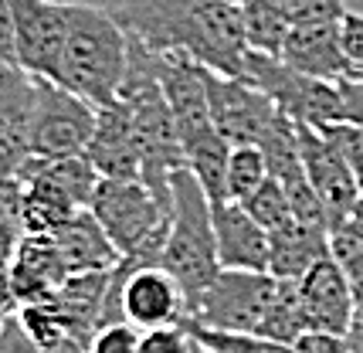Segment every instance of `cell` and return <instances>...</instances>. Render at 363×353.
<instances>
[{
  "mask_svg": "<svg viewBox=\"0 0 363 353\" xmlns=\"http://www.w3.org/2000/svg\"><path fill=\"white\" fill-rule=\"evenodd\" d=\"M17 65V38H14V17L7 0H0V68Z\"/></svg>",
  "mask_w": 363,
  "mask_h": 353,
  "instance_id": "836d02e7",
  "label": "cell"
},
{
  "mask_svg": "<svg viewBox=\"0 0 363 353\" xmlns=\"http://www.w3.org/2000/svg\"><path fill=\"white\" fill-rule=\"evenodd\" d=\"M112 272H79L68 275L62 282V289L51 299L62 309L65 323L72 340H79L89 347V340L95 337V330L106 326V306H109V289H112Z\"/></svg>",
  "mask_w": 363,
  "mask_h": 353,
  "instance_id": "ac0fdd59",
  "label": "cell"
},
{
  "mask_svg": "<svg viewBox=\"0 0 363 353\" xmlns=\"http://www.w3.org/2000/svg\"><path fill=\"white\" fill-rule=\"evenodd\" d=\"M65 279H68V272H65V262L51 235H28L21 241L14 262H11V282H14L21 306L51 299L62 289Z\"/></svg>",
  "mask_w": 363,
  "mask_h": 353,
  "instance_id": "d6986e66",
  "label": "cell"
},
{
  "mask_svg": "<svg viewBox=\"0 0 363 353\" xmlns=\"http://www.w3.org/2000/svg\"><path fill=\"white\" fill-rule=\"evenodd\" d=\"M112 14L150 51L187 55L214 75H245L248 34L235 0H126Z\"/></svg>",
  "mask_w": 363,
  "mask_h": 353,
  "instance_id": "6da1fadb",
  "label": "cell"
},
{
  "mask_svg": "<svg viewBox=\"0 0 363 353\" xmlns=\"http://www.w3.org/2000/svg\"><path fill=\"white\" fill-rule=\"evenodd\" d=\"M119 316L136 330L180 326L190 320L184 286L163 265L119 262Z\"/></svg>",
  "mask_w": 363,
  "mask_h": 353,
  "instance_id": "ba28073f",
  "label": "cell"
},
{
  "mask_svg": "<svg viewBox=\"0 0 363 353\" xmlns=\"http://www.w3.org/2000/svg\"><path fill=\"white\" fill-rule=\"evenodd\" d=\"M211 211H214V235H218L221 269L269 272L272 235L245 211V204L224 201V204H211Z\"/></svg>",
  "mask_w": 363,
  "mask_h": 353,
  "instance_id": "2e32d148",
  "label": "cell"
},
{
  "mask_svg": "<svg viewBox=\"0 0 363 353\" xmlns=\"http://www.w3.org/2000/svg\"><path fill=\"white\" fill-rule=\"evenodd\" d=\"M343 41H347L350 58L363 68V14L360 11H350L343 17Z\"/></svg>",
  "mask_w": 363,
  "mask_h": 353,
  "instance_id": "d590c367",
  "label": "cell"
},
{
  "mask_svg": "<svg viewBox=\"0 0 363 353\" xmlns=\"http://www.w3.org/2000/svg\"><path fill=\"white\" fill-rule=\"evenodd\" d=\"M245 211H248L269 235L296 221V218H292V204H289V194H285L282 180H275V176H269V180L245 201Z\"/></svg>",
  "mask_w": 363,
  "mask_h": 353,
  "instance_id": "d4e9b609",
  "label": "cell"
},
{
  "mask_svg": "<svg viewBox=\"0 0 363 353\" xmlns=\"http://www.w3.org/2000/svg\"><path fill=\"white\" fill-rule=\"evenodd\" d=\"M89 353H140V330L126 320H116L102 330H95L89 340Z\"/></svg>",
  "mask_w": 363,
  "mask_h": 353,
  "instance_id": "83f0119b",
  "label": "cell"
},
{
  "mask_svg": "<svg viewBox=\"0 0 363 353\" xmlns=\"http://www.w3.org/2000/svg\"><path fill=\"white\" fill-rule=\"evenodd\" d=\"M241 79H248L255 89H262L275 102V109L289 116L296 126L323 129L330 123H343V106H340L336 85L309 79V75H302L296 68H289L282 58H269V55L248 51Z\"/></svg>",
  "mask_w": 363,
  "mask_h": 353,
  "instance_id": "8992f818",
  "label": "cell"
},
{
  "mask_svg": "<svg viewBox=\"0 0 363 353\" xmlns=\"http://www.w3.org/2000/svg\"><path fill=\"white\" fill-rule=\"evenodd\" d=\"M353 218H357V221L363 225V194H360V204H357V211H353Z\"/></svg>",
  "mask_w": 363,
  "mask_h": 353,
  "instance_id": "f35d334b",
  "label": "cell"
},
{
  "mask_svg": "<svg viewBox=\"0 0 363 353\" xmlns=\"http://www.w3.org/2000/svg\"><path fill=\"white\" fill-rule=\"evenodd\" d=\"M347 343H350V353H363V323H360V320L350 326Z\"/></svg>",
  "mask_w": 363,
  "mask_h": 353,
  "instance_id": "8d00e7d4",
  "label": "cell"
},
{
  "mask_svg": "<svg viewBox=\"0 0 363 353\" xmlns=\"http://www.w3.org/2000/svg\"><path fill=\"white\" fill-rule=\"evenodd\" d=\"M95 119H99V106L38 75V106H34L31 133L34 160L85 157L95 133Z\"/></svg>",
  "mask_w": 363,
  "mask_h": 353,
  "instance_id": "52a82bcc",
  "label": "cell"
},
{
  "mask_svg": "<svg viewBox=\"0 0 363 353\" xmlns=\"http://www.w3.org/2000/svg\"><path fill=\"white\" fill-rule=\"evenodd\" d=\"M207 102L211 119L224 143L231 146H258L265 140L272 123L279 119V109L262 89H255L241 75H207Z\"/></svg>",
  "mask_w": 363,
  "mask_h": 353,
  "instance_id": "9c48e42d",
  "label": "cell"
},
{
  "mask_svg": "<svg viewBox=\"0 0 363 353\" xmlns=\"http://www.w3.org/2000/svg\"><path fill=\"white\" fill-rule=\"evenodd\" d=\"M17 323H21V330H24V333H28L38 347H58V343H65V340H72V333H68V323H65L62 309L55 306V299L21 306Z\"/></svg>",
  "mask_w": 363,
  "mask_h": 353,
  "instance_id": "cb8c5ba5",
  "label": "cell"
},
{
  "mask_svg": "<svg viewBox=\"0 0 363 353\" xmlns=\"http://www.w3.org/2000/svg\"><path fill=\"white\" fill-rule=\"evenodd\" d=\"M299 153H302V170L306 180L313 184V191L319 194L323 208L330 214V228L353 218V211L360 204V180L353 176L347 163L340 160V153L333 150L319 129L299 126Z\"/></svg>",
  "mask_w": 363,
  "mask_h": 353,
  "instance_id": "7c38bea8",
  "label": "cell"
},
{
  "mask_svg": "<svg viewBox=\"0 0 363 353\" xmlns=\"http://www.w3.org/2000/svg\"><path fill=\"white\" fill-rule=\"evenodd\" d=\"M296 24H330L350 14L347 0H289Z\"/></svg>",
  "mask_w": 363,
  "mask_h": 353,
  "instance_id": "f546056e",
  "label": "cell"
},
{
  "mask_svg": "<svg viewBox=\"0 0 363 353\" xmlns=\"http://www.w3.org/2000/svg\"><path fill=\"white\" fill-rule=\"evenodd\" d=\"M0 353H89V350H85V343H79V340H65L58 347H38L21 330V323L11 320L7 326H0Z\"/></svg>",
  "mask_w": 363,
  "mask_h": 353,
  "instance_id": "f1b7e54d",
  "label": "cell"
},
{
  "mask_svg": "<svg viewBox=\"0 0 363 353\" xmlns=\"http://www.w3.org/2000/svg\"><path fill=\"white\" fill-rule=\"evenodd\" d=\"M235 4H241V0H235Z\"/></svg>",
  "mask_w": 363,
  "mask_h": 353,
  "instance_id": "60d3db41",
  "label": "cell"
},
{
  "mask_svg": "<svg viewBox=\"0 0 363 353\" xmlns=\"http://www.w3.org/2000/svg\"><path fill=\"white\" fill-rule=\"evenodd\" d=\"M275 292H279V279L269 272L221 269V275L207 286L197 306L190 309V323L207 326V330H221V333L258 337Z\"/></svg>",
  "mask_w": 363,
  "mask_h": 353,
  "instance_id": "5b68a950",
  "label": "cell"
},
{
  "mask_svg": "<svg viewBox=\"0 0 363 353\" xmlns=\"http://www.w3.org/2000/svg\"><path fill=\"white\" fill-rule=\"evenodd\" d=\"M170 194H174V218H170V235H167L157 265H163L184 286L187 303L194 309L207 286L221 275L214 211H211V197L204 194L201 180L187 167L174 174Z\"/></svg>",
  "mask_w": 363,
  "mask_h": 353,
  "instance_id": "3957f363",
  "label": "cell"
},
{
  "mask_svg": "<svg viewBox=\"0 0 363 353\" xmlns=\"http://www.w3.org/2000/svg\"><path fill=\"white\" fill-rule=\"evenodd\" d=\"M302 306L306 333H336L347 337L350 326L357 323V299L350 289L347 275L336 269V262L326 258L313 272H306L296 282Z\"/></svg>",
  "mask_w": 363,
  "mask_h": 353,
  "instance_id": "5bb4252c",
  "label": "cell"
},
{
  "mask_svg": "<svg viewBox=\"0 0 363 353\" xmlns=\"http://www.w3.org/2000/svg\"><path fill=\"white\" fill-rule=\"evenodd\" d=\"M17 313H21V299L11 282V265H0V326L17 320Z\"/></svg>",
  "mask_w": 363,
  "mask_h": 353,
  "instance_id": "e575fe53",
  "label": "cell"
},
{
  "mask_svg": "<svg viewBox=\"0 0 363 353\" xmlns=\"http://www.w3.org/2000/svg\"><path fill=\"white\" fill-rule=\"evenodd\" d=\"M326 258H330V228L292 221V225L272 231L269 275H275L279 282H299L302 275L313 272Z\"/></svg>",
  "mask_w": 363,
  "mask_h": 353,
  "instance_id": "ffe728a7",
  "label": "cell"
},
{
  "mask_svg": "<svg viewBox=\"0 0 363 353\" xmlns=\"http://www.w3.org/2000/svg\"><path fill=\"white\" fill-rule=\"evenodd\" d=\"M194 343H197V340H194ZM194 353H221V350H211V347H204V343H197V347H194Z\"/></svg>",
  "mask_w": 363,
  "mask_h": 353,
  "instance_id": "74e56055",
  "label": "cell"
},
{
  "mask_svg": "<svg viewBox=\"0 0 363 353\" xmlns=\"http://www.w3.org/2000/svg\"><path fill=\"white\" fill-rule=\"evenodd\" d=\"M357 320L363 323V306H357Z\"/></svg>",
  "mask_w": 363,
  "mask_h": 353,
  "instance_id": "ab89813d",
  "label": "cell"
},
{
  "mask_svg": "<svg viewBox=\"0 0 363 353\" xmlns=\"http://www.w3.org/2000/svg\"><path fill=\"white\" fill-rule=\"evenodd\" d=\"M28 238V228L21 218H0V265H11L21 248V241Z\"/></svg>",
  "mask_w": 363,
  "mask_h": 353,
  "instance_id": "d6a6232c",
  "label": "cell"
},
{
  "mask_svg": "<svg viewBox=\"0 0 363 353\" xmlns=\"http://www.w3.org/2000/svg\"><path fill=\"white\" fill-rule=\"evenodd\" d=\"M34 106H38V75L21 65L0 68V174L17 176L34 160Z\"/></svg>",
  "mask_w": 363,
  "mask_h": 353,
  "instance_id": "8fae6325",
  "label": "cell"
},
{
  "mask_svg": "<svg viewBox=\"0 0 363 353\" xmlns=\"http://www.w3.org/2000/svg\"><path fill=\"white\" fill-rule=\"evenodd\" d=\"M245 14V34H248V51L279 58L296 28L289 0H241Z\"/></svg>",
  "mask_w": 363,
  "mask_h": 353,
  "instance_id": "44dd1931",
  "label": "cell"
},
{
  "mask_svg": "<svg viewBox=\"0 0 363 353\" xmlns=\"http://www.w3.org/2000/svg\"><path fill=\"white\" fill-rule=\"evenodd\" d=\"M194 333L187 323L180 326H157L140 330V353H194Z\"/></svg>",
  "mask_w": 363,
  "mask_h": 353,
  "instance_id": "4316f807",
  "label": "cell"
},
{
  "mask_svg": "<svg viewBox=\"0 0 363 353\" xmlns=\"http://www.w3.org/2000/svg\"><path fill=\"white\" fill-rule=\"evenodd\" d=\"M51 238H55V248H58L68 275L109 272L123 262V255L116 252V245L106 235V228L99 225V218L89 208L79 211L75 218H68Z\"/></svg>",
  "mask_w": 363,
  "mask_h": 353,
  "instance_id": "e0dca14e",
  "label": "cell"
},
{
  "mask_svg": "<svg viewBox=\"0 0 363 353\" xmlns=\"http://www.w3.org/2000/svg\"><path fill=\"white\" fill-rule=\"evenodd\" d=\"M89 211L99 218V225L106 228L116 252L126 262H160L174 208L163 204L143 180H99Z\"/></svg>",
  "mask_w": 363,
  "mask_h": 353,
  "instance_id": "277c9868",
  "label": "cell"
},
{
  "mask_svg": "<svg viewBox=\"0 0 363 353\" xmlns=\"http://www.w3.org/2000/svg\"><path fill=\"white\" fill-rule=\"evenodd\" d=\"M289 68H296L302 75L316 82H336L360 75L363 68L347 51L343 41V21H330V24H296L289 41H285L282 55H279Z\"/></svg>",
  "mask_w": 363,
  "mask_h": 353,
  "instance_id": "4fadbf2b",
  "label": "cell"
},
{
  "mask_svg": "<svg viewBox=\"0 0 363 353\" xmlns=\"http://www.w3.org/2000/svg\"><path fill=\"white\" fill-rule=\"evenodd\" d=\"M336 92H340V106H343V123L363 129V72L353 79L336 82Z\"/></svg>",
  "mask_w": 363,
  "mask_h": 353,
  "instance_id": "4dcf8cb0",
  "label": "cell"
},
{
  "mask_svg": "<svg viewBox=\"0 0 363 353\" xmlns=\"http://www.w3.org/2000/svg\"><path fill=\"white\" fill-rule=\"evenodd\" d=\"M14 17L17 65L51 79L68 28V0H7Z\"/></svg>",
  "mask_w": 363,
  "mask_h": 353,
  "instance_id": "30bf717a",
  "label": "cell"
},
{
  "mask_svg": "<svg viewBox=\"0 0 363 353\" xmlns=\"http://www.w3.org/2000/svg\"><path fill=\"white\" fill-rule=\"evenodd\" d=\"M85 157L102 180H140V140L123 99L99 109Z\"/></svg>",
  "mask_w": 363,
  "mask_h": 353,
  "instance_id": "9a60e30c",
  "label": "cell"
},
{
  "mask_svg": "<svg viewBox=\"0 0 363 353\" xmlns=\"http://www.w3.org/2000/svg\"><path fill=\"white\" fill-rule=\"evenodd\" d=\"M330 258L347 275L357 306H363V225L357 218L330 228Z\"/></svg>",
  "mask_w": 363,
  "mask_h": 353,
  "instance_id": "7402d4cb",
  "label": "cell"
},
{
  "mask_svg": "<svg viewBox=\"0 0 363 353\" xmlns=\"http://www.w3.org/2000/svg\"><path fill=\"white\" fill-rule=\"evenodd\" d=\"M269 176H272L269 160H265V153L258 146H235L231 157H228V176H224L228 201L245 204Z\"/></svg>",
  "mask_w": 363,
  "mask_h": 353,
  "instance_id": "603a6c76",
  "label": "cell"
},
{
  "mask_svg": "<svg viewBox=\"0 0 363 353\" xmlns=\"http://www.w3.org/2000/svg\"><path fill=\"white\" fill-rule=\"evenodd\" d=\"M292 347L296 353H350L347 337H336V333H302Z\"/></svg>",
  "mask_w": 363,
  "mask_h": 353,
  "instance_id": "1f68e13d",
  "label": "cell"
},
{
  "mask_svg": "<svg viewBox=\"0 0 363 353\" xmlns=\"http://www.w3.org/2000/svg\"><path fill=\"white\" fill-rule=\"evenodd\" d=\"M129 68V34L116 21L112 7L72 4L68 0V28L58 51L55 75L48 82L82 96L92 106H112L119 99Z\"/></svg>",
  "mask_w": 363,
  "mask_h": 353,
  "instance_id": "7a4b0ae2",
  "label": "cell"
},
{
  "mask_svg": "<svg viewBox=\"0 0 363 353\" xmlns=\"http://www.w3.org/2000/svg\"><path fill=\"white\" fill-rule=\"evenodd\" d=\"M319 133L340 153V160L353 170V176L360 180V187H363V129L353 126V123H330V126H323Z\"/></svg>",
  "mask_w": 363,
  "mask_h": 353,
  "instance_id": "484cf974",
  "label": "cell"
}]
</instances>
